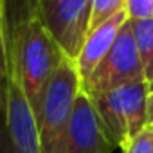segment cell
<instances>
[{
	"label": "cell",
	"mask_w": 153,
	"mask_h": 153,
	"mask_svg": "<svg viewBox=\"0 0 153 153\" xmlns=\"http://www.w3.org/2000/svg\"><path fill=\"white\" fill-rule=\"evenodd\" d=\"M6 72H7V56H6V29H4V0H0V115L4 112Z\"/></svg>",
	"instance_id": "12"
},
{
	"label": "cell",
	"mask_w": 153,
	"mask_h": 153,
	"mask_svg": "<svg viewBox=\"0 0 153 153\" xmlns=\"http://www.w3.org/2000/svg\"><path fill=\"white\" fill-rule=\"evenodd\" d=\"M123 153H153V124H148L130 139L123 148Z\"/></svg>",
	"instance_id": "11"
},
{
	"label": "cell",
	"mask_w": 153,
	"mask_h": 153,
	"mask_svg": "<svg viewBox=\"0 0 153 153\" xmlns=\"http://www.w3.org/2000/svg\"><path fill=\"white\" fill-rule=\"evenodd\" d=\"M94 0H38V9L49 33L70 59H78L88 36Z\"/></svg>",
	"instance_id": "6"
},
{
	"label": "cell",
	"mask_w": 153,
	"mask_h": 153,
	"mask_svg": "<svg viewBox=\"0 0 153 153\" xmlns=\"http://www.w3.org/2000/svg\"><path fill=\"white\" fill-rule=\"evenodd\" d=\"M131 33L140 54L144 67V78L149 88L153 87V18L149 20H133L130 22Z\"/></svg>",
	"instance_id": "9"
},
{
	"label": "cell",
	"mask_w": 153,
	"mask_h": 153,
	"mask_svg": "<svg viewBox=\"0 0 153 153\" xmlns=\"http://www.w3.org/2000/svg\"><path fill=\"white\" fill-rule=\"evenodd\" d=\"M114 148L115 144L105 130L94 99L81 90L74 103L63 153H112Z\"/></svg>",
	"instance_id": "7"
},
{
	"label": "cell",
	"mask_w": 153,
	"mask_h": 153,
	"mask_svg": "<svg viewBox=\"0 0 153 153\" xmlns=\"http://www.w3.org/2000/svg\"><path fill=\"white\" fill-rule=\"evenodd\" d=\"M151 88H153V87H151Z\"/></svg>",
	"instance_id": "16"
},
{
	"label": "cell",
	"mask_w": 153,
	"mask_h": 153,
	"mask_svg": "<svg viewBox=\"0 0 153 153\" xmlns=\"http://www.w3.org/2000/svg\"><path fill=\"white\" fill-rule=\"evenodd\" d=\"M7 56V51H6ZM4 123L16 153H43L34 108L25 92L22 76L15 61L7 56L4 83Z\"/></svg>",
	"instance_id": "4"
},
{
	"label": "cell",
	"mask_w": 153,
	"mask_h": 153,
	"mask_svg": "<svg viewBox=\"0 0 153 153\" xmlns=\"http://www.w3.org/2000/svg\"><path fill=\"white\" fill-rule=\"evenodd\" d=\"M124 11L128 20H149L153 18V0H126Z\"/></svg>",
	"instance_id": "13"
},
{
	"label": "cell",
	"mask_w": 153,
	"mask_h": 153,
	"mask_svg": "<svg viewBox=\"0 0 153 153\" xmlns=\"http://www.w3.org/2000/svg\"><path fill=\"white\" fill-rule=\"evenodd\" d=\"M148 121L149 124H153V88L149 90V97H148Z\"/></svg>",
	"instance_id": "15"
},
{
	"label": "cell",
	"mask_w": 153,
	"mask_h": 153,
	"mask_svg": "<svg viewBox=\"0 0 153 153\" xmlns=\"http://www.w3.org/2000/svg\"><path fill=\"white\" fill-rule=\"evenodd\" d=\"M149 85L146 81H133L99 96H90L97 108V114L105 124V130L115 148H124L148 121V97Z\"/></svg>",
	"instance_id": "3"
},
{
	"label": "cell",
	"mask_w": 153,
	"mask_h": 153,
	"mask_svg": "<svg viewBox=\"0 0 153 153\" xmlns=\"http://www.w3.org/2000/svg\"><path fill=\"white\" fill-rule=\"evenodd\" d=\"M4 29L7 56L15 61L36 108L45 83L65 54L43 24L38 0H4Z\"/></svg>",
	"instance_id": "1"
},
{
	"label": "cell",
	"mask_w": 153,
	"mask_h": 153,
	"mask_svg": "<svg viewBox=\"0 0 153 153\" xmlns=\"http://www.w3.org/2000/svg\"><path fill=\"white\" fill-rule=\"evenodd\" d=\"M126 0H94L92 4V18H90V31H94L96 27H99L103 22H106L108 18L115 16L117 13L124 11Z\"/></svg>",
	"instance_id": "10"
},
{
	"label": "cell",
	"mask_w": 153,
	"mask_h": 153,
	"mask_svg": "<svg viewBox=\"0 0 153 153\" xmlns=\"http://www.w3.org/2000/svg\"><path fill=\"white\" fill-rule=\"evenodd\" d=\"M133 81H146V78L140 54L128 20L119 31L105 59L99 63V67L94 70L88 81L83 85V90L94 97Z\"/></svg>",
	"instance_id": "5"
},
{
	"label": "cell",
	"mask_w": 153,
	"mask_h": 153,
	"mask_svg": "<svg viewBox=\"0 0 153 153\" xmlns=\"http://www.w3.org/2000/svg\"><path fill=\"white\" fill-rule=\"evenodd\" d=\"M0 153H16L11 142V137L7 133L6 123H4V115H0Z\"/></svg>",
	"instance_id": "14"
},
{
	"label": "cell",
	"mask_w": 153,
	"mask_h": 153,
	"mask_svg": "<svg viewBox=\"0 0 153 153\" xmlns=\"http://www.w3.org/2000/svg\"><path fill=\"white\" fill-rule=\"evenodd\" d=\"M126 22H128V15H126V11H121L88 33V36L79 51V56L76 59V67L79 70L83 85L88 81V78L94 74V70L105 59V56L112 49L119 31L123 29V25Z\"/></svg>",
	"instance_id": "8"
},
{
	"label": "cell",
	"mask_w": 153,
	"mask_h": 153,
	"mask_svg": "<svg viewBox=\"0 0 153 153\" xmlns=\"http://www.w3.org/2000/svg\"><path fill=\"white\" fill-rule=\"evenodd\" d=\"M81 90L83 81L76 61L65 56L45 83L34 108L43 153L65 151L67 128L70 123L74 103Z\"/></svg>",
	"instance_id": "2"
}]
</instances>
